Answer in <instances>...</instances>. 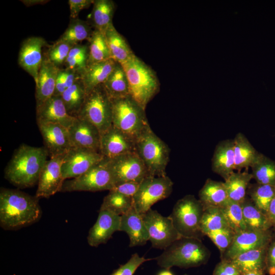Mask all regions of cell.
I'll return each mask as SVG.
<instances>
[{"label": "cell", "instance_id": "cell-51", "mask_svg": "<svg viewBox=\"0 0 275 275\" xmlns=\"http://www.w3.org/2000/svg\"><path fill=\"white\" fill-rule=\"evenodd\" d=\"M267 216L272 225L274 226L275 225V197L270 204Z\"/></svg>", "mask_w": 275, "mask_h": 275}, {"label": "cell", "instance_id": "cell-24", "mask_svg": "<svg viewBox=\"0 0 275 275\" xmlns=\"http://www.w3.org/2000/svg\"><path fill=\"white\" fill-rule=\"evenodd\" d=\"M211 169L224 180L234 172L233 139L223 140L216 145L211 159Z\"/></svg>", "mask_w": 275, "mask_h": 275}, {"label": "cell", "instance_id": "cell-19", "mask_svg": "<svg viewBox=\"0 0 275 275\" xmlns=\"http://www.w3.org/2000/svg\"><path fill=\"white\" fill-rule=\"evenodd\" d=\"M134 151L135 142L114 125L101 134L100 153L104 157L112 159Z\"/></svg>", "mask_w": 275, "mask_h": 275}, {"label": "cell", "instance_id": "cell-7", "mask_svg": "<svg viewBox=\"0 0 275 275\" xmlns=\"http://www.w3.org/2000/svg\"><path fill=\"white\" fill-rule=\"evenodd\" d=\"M204 210L199 199L187 195L177 201L169 216L181 236L201 239L203 236L200 224Z\"/></svg>", "mask_w": 275, "mask_h": 275}, {"label": "cell", "instance_id": "cell-30", "mask_svg": "<svg viewBox=\"0 0 275 275\" xmlns=\"http://www.w3.org/2000/svg\"><path fill=\"white\" fill-rule=\"evenodd\" d=\"M253 176L248 171L234 172L224 182L230 200L241 203L246 196Z\"/></svg>", "mask_w": 275, "mask_h": 275}, {"label": "cell", "instance_id": "cell-37", "mask_svg": "<svg viewBox=\"0 0 275 275\" xmlns=\"http://www.w3.org/2000/svg\"><path fill=\"white\" fill-rule=\"evenodd\" d=\"M247 194L255 205L267 215L270 204L275 197V186L257 183L250 184Z\"/></svg>", "mask_w": 275, "mask_h": 275}, {"label": "cell", "instance_id": "cell-5", "mask_svg": "<svg viewBox=\"0 0 275 275\" xmlns=\"http://www.w3.org/2000/svg\"><path fill=\"white\" fill-rule=\"evenodd\" d=\"M111 101L112 125L135 142L150 128L145 109L130 95Z\"/></svg>", "mask_w": 275, "mask_h": 275}, {"label": "cell", "instance_id": "cell-20", "mask_svg": "<svg viewBox=\"0 0 275 275\" xmlns=\"http://www.w3.org/2000/svg\"><path fill=\"white\" fill-rule=\"evenodd\" d=\"M68 131L72 147L86 148L100 153L101 133L93 124L76 117Z\"/></svg>", "mask_w": 275, "mask_h": 275}, {"label": "cell", "instance_id": "cell-9", "mask_svg": "<svg viewBox=\"0 0 275 275\" xmlns=\"http://www.w3.org/2000/svg\"><path fill=\"white\" fill-rule=\"evenodd\" d=\"M115 186L114 180L104 158L82 175L64 182L61 191H98L111 190Z\"/></svg>", "mask_w": 275, "mask_h": 275}, {"label": "cell", "instance_id": "cell-10", "mask_svg": "<svg viewBox=\"0 0 275 275\" xmlns=\"http://www.w3.org/2000/svg\"><path fill=\"white\" fill-rule=\"evenodd\" d=\"M173 182L167 176L149 175L140 184L133 197V206L141 214L146 212L157 202L168 198L173 190Z\"/></svg>", "mask_w": 275, "mask_h": 275}, {"label": "cell", "instance_id": "cell-44", "mask_svg": "<svg viewBox=\"0 0 275 275\" xmlns=\"http://www.w3.org/2000/svg\"><path fill=\"white\" fill-rule=\"evenodd\" d=\"M235 233L230 229H222L207 233L208 236L218 249L221 256L230 246Z\"/></svg>", "mask_w": 275, "mask_h": 275}, {"label": "cell", "instance_id": "cell-45", "mask_svg": "<svg viewBox=\"0 0 275 275\" xmlns=\"http://www.w3.org/2000/svg\"><path fill=\"white\" fill-rule=\"evenodd\" d=\"M152 259L141 257L135 253L131 255L126 263L120 265L119 268L114 270L109 275H133L142 264Z\"/></svg>", "mask_w": 275, "mask_h": 275}, {"label": "cell", "instance_id": "cell-18", "mask_svg": "<svg viewBox=\"0 0 275 275\" xmlns=\"http://www.w3.org/2000/svg\"><path fill=\"white\" fill-rule=\"evenodd\" d=\"M121 216L105 209H100L98 218L87 236L88 244L97 247L106 243L113 234L119 231Z\"/></svg>", "mask_w": 275, "mask_h": 275}, {"label": "cell", "instance_id": "cell-17", "mask_svg": "<svg viewBox=\"0 0 275 275\" xmlns=\"http://www.w3.org/2000/svg\"><path fill=\"white\" fill-rule=\"evenodd\" d=\"M37 124L50 157L65 154L72 147L68 128L58 124Z\"/></svg>", "mask_w": 275, "mask_h": 275}, {"label": "cell", "instance_id": "cell-29", "mask_svg": "<svg viewBox=\"0 0 275 275\" xmlns=\"http://www.w3.org/2000/svg\"><path fill=\"white\" fill-rule=\"evenodd\" d=\"M111 58L122 64L129 60L134 54L125 38L116 30L113 24L104 33Z\"/></svg>", "mask_w": 275, "mask_h": 275}, {"label": "cell", "instance_id": "cell-40", "mask_svg": "<svg viewBox=\"0 0 275 275\" xmlns=\"http://www.w3.org/2000/svg\"><path fill=\"white\" fill-rule=\"evenodd\" d=\"M133 207V198L114 190H109L108 194L104 198L100 209H107L121 216Z\"/></svg>", "mask_w": 275, "mask_h": 275}, {"label": "cell", "instance_id": "cell-47", "mask_svg": "<svg viewBox=\"0 0 275 275\" xmlns=\"http://www.w3.org/2000/svg\"><path fill=\"white\" fill-rule=\"evenodd\" d=\"M140 183L126 182L115 185L111 190L118 192L123 195L133 198L137 192Z\"/></svg>", "mask_w": 275, "mask_h": 275}, {"label": "cell", "instance_id": "cell-46", "mask_svg": "<svg viewBox=\"0 0 275 275\" xmlns=\"http://www.w3.org/2000/svg\"><path fill=\"white\" fill-rule=\"evenodd\" d=\"M237 267L230 261L223 260L216 265L213 275H241Z\"/></svg>", "mask_w": 275, "mask_h": 275}, {"label": "cell", "instance_id": "cell-53", "mask_svg": "<svg viewBox=\"0 0 275 275\" xmlns=\"http://www.w3.org/2000/svg\"><path fill=\"white\" fill-rule=\"evenodd\" d=\"M265 273L262 271H250L241 273V275H264Z\"/></svg>", "mask_w": 275, "mask_h": 275}, {"label": "cell", "instance_id": "cell-25", "mask_svg": "<svg viewBox=\"0 0 275 275\" xmlns=\"http://www.w3.org/2000/svg\"><path fill=\"white\" fill-rule=\"evenodd\" d=\"M116 63L113 59H110L87 66L80 76L87 94L98 86L103 84Z\"/></svg>", "mask_w": 275, "mask_h": 275}, {"label": "cell", "instance_id": "cell-32", "mask_svg": "<svg viewBox=\"0 0 275 275\" xmlns=\"http://www.w3.org/2000/svg\"><path fill=\"white\" fill-rule=\"evenodd\" d=\"M240 204L247 229L267 231L272 226L267 216L255 205L249 197L246 196Z\"/></svg>", "mask_w": 275, "mask_h": 275}, {"label": "cell", "instance_id": "cell-35", "mask_svg": "<svg viewBox=\"0 0 275 275\" xmlns=\"http://www.w3.org/2000/svg\"><path fill=\"white\" fill-rule=\"evenodd\" d=\"M256 183L275 186V161L260 153L251 167Z\"/></svg>", "mask_w": 275, "mask_h": 275}, {"label": "cell", "instance_id": "cell-21", "mask_svg": "<svg viewBox=\"0 0 275 275\" xmlns=\"http://www.w3.org/2000/svg\"><path fill=\"white\" fill-rule=\"evenodd\" d=\"M37 123H53L69 128L76 117L69 115L61 96L53 95L42 105L36 108Z\"/></svg>", "mask_w": 275, "mask_h": 275}, {"label": "cell", "instance_id": "cell-48", "mask_svg": "<svg viewBox=\"0 0 275 275\" xmlns=\"http://www.w3.org/2000/svg\"><path fill=\"white\" fill-rule=\"evenodd\" d=\"M93 0H69L70 17L76 19L79 12L83 9L89 8L94 3Z\"/></svg>", "mask_w": 275, "mask_h": 275}, {"label": "cell", "instance_id": "cell-23", "mask_svg": "<svg viewBox=\"0 0 275 275\" xmlns=\"http://www.w3.org/2000/svg\"><path fill=\"white\" fill-rule=\"evenodd\" d=\"M119 231L127 234L130 248L145 245L149 240V234L142 214L134 206L121 216Z\"/></svg>", "mask_w": 275, "mask_h": 275}, {"label": "cell", "instance_id": "cell-26", "mask_svg": "<svg viewBox=\"0 0 275 275\" xmlns=\"http://www.w3.org/2000/svg\"><path fill=\"white\" fill-rule=\"evenodd\" d=\"M267 246L246 251L230 261L241 273L250 271L266 272V255Z\"/></svg>", "mask_w": 275, "mask_h": 275}, {"label": "cell", "instance_id": "cell-14", "mask_svg": "<svg viewBox=\"0 0 275 275\" xmlns=\"http://www.w3.org/2000/svg\"><path fill=\"white\" fill-rule=\"evenodd\" d=\"M271 240L272 236L269 230L246 229L235 234L230 246L221 256V260L230 261L246 251L267 247Z\"/></svg>", "mask_w": 275, "mask_h": 275}, {"label": "cell", "instance_id": "cell-2", "mask_svg": "<svg viewBox=\"0 0 275 275\" xmlns=\"http://www.w3.org/2000/svg\"><path fill=\"white\" fill-rule=\"evenodd\" d=\"M45 148L21 145L14 151L5 169V178L19 188L32 187L38 182L47 161Z\"/></svg>", "mask_w": 275, "mask_h": 275}, {"label": "cell", "instance_id": "cell-31", "mask_svg": "<svg viewBox=\"0 0 275 275\" xmlns=\"http://www.w3.org/2000/svg\"><path fill=\"white\" fill-rule=\"evenodd\" d=\"M93 4L90 24L95 30L104 34L108 27L113 24V18L116 9L115 4L111 0H96Z\"/></svg>", "mask_w": 275, "mask_h": 275}, {"label": "cell", "instance_id": "cell-4", "mask_svg": "<svg viewBox=\"0 0 275 275\" xmlns=\"http://www.w3.org/2000/svg\"><path fill=\"white\" fill-rule=\"evenodd\" d=\"M121 65L127 78L129 95L145 109L159 90L155 72L135 54Z\"/></svg>", "mask_w": 275, "mask_h": 275}, {"label": "cell", "instance_id": "cell-1", "mask_svg": "<svg viewBox=\"0 0 275 275\" xmlns=\"http://www.w3.org/2000/svg\"><path fill=\"white\" fill-rule=\"evenodd\" d=\"M38 199L18 189L1 188V227L16 230L39 221L42 210Z\"/></svg>", "mask_w": 275, "mask_h": 275}, {"label": "cell", "instance_id": "cell-27", "mask_svg": "<svg viewBox=\"0 0 275 275\" xmlns=\"http://www.w3.org/2000/svg\"><path fill=\"white\" fill-rule=\"evenodd\" d=\"M234 141V153L235 159V170L245 171L251 168L258 155V152L250 142L244 134L238 132Z\"/></svg>", "mask_w": 275, "mask_h": 275}, {"label": "cell", "instance_id": "cell-41", "mask_svg": "<svg viewBox=\"0 0 275 275\" xmlns=\"http://www.w3.org/2000/svg\"><path fill=\"white\" fill-rule=\"evenodd\" d=\"M89 47L77 44L71 49L65 62V69L75 72L80 76L88 64Z\"/></svg>", "mask_w": 275, "mask_h": 275}, {"label": "cell", "instance_id": "cell-33", "mask_svg": "<svg viewBox=\"0 0 275 275\" xmlns=\"http://www.w3.org/2000/svg\"><path fill=\"white\" fill-rule=\"evenodd\" d=\"M111 99L129 95V85L121 64L117 63L113 71L102 84Z\"/></svg>", "mask_w": 275, "mask_h": 275}, {"label": "cell", "instance_id": "cell-50", "mask_svg": "<svg viewBox=\"0 0 275 275\" xmlns=\"http://www.w3.org/2000/svg\"><path fill=\"white\" fill-rule=\"evenodd\" d=\"M66 89L60 69L56 81V89L53 95L61 96Z\"/></svg>", "mask_w": 275, "mask_h": 275}, {"label": "cell", "instance_id": "cell-55", "mask_svg": "<svg viewBox=\"0 0 275 275\" xmlns=\"http://www.w3.org/2000/svg\"><path fill=\"white\" fill-rule=\"evenodd\" d=\"M183 275H188V274H183Z\"/></svg>", "mask_w": 275, "mask_h": 275}, {"label": "cell", "instance_id": "cell-28", "mask_svg": "<svg viewBox=\"0 0 275 275\" xmlns=\"http://www.w3.org/2000/svg\"><path fill=\"white\" fill-rule=\"evenodd\" d=\"M199 200L204 207L221 208L230 200L224 182L207 179L199 191Z\"/></svg>", "mask_w": 275, "mask_h": 275}, {"label": "cell", "instance_id": "cell-42", "mask_svg": "<svg viewBox=\"0 0 275 275\" xmlns=\"http://www.w3.org/2000/svg\"><path fill=\"white\" fill-rule=\"evenodd\" d=\"M221 208L230 228L235 234L247 229L240 203L229 200Z\"/></svg>", "mask_w": 275, "mask_h": 275}, {"label": "cell", "instance_id": "cell-39", "mask_svg": "<svg viewBox=\"0 0 275 275\" xmlns=\"http://www.w3.org/2000/svg\"><path fill=\"white\" fill-rule=\"evenodd\" d=\"M93 32L89 22L78 18L71 19L68 28L58 40L75 45L86 39L89 40Z\"/></svg>", "mask_w": 275, "mask_h": 275}, {"label": "cell", "instance_id": "cell-56", "mask_svg": "<svg viewBox=\"0 0 275 275\" xmlns=\"http://www.w3.org/2000/svg\"><path fill=\"white\" fill-rule=\"evenodd\" d=\"M274 230H275V225L274 226Z\"/></svg>", "mask_w": 275, "mask_h": 275}, {"label": "cell", "instance_id": "cell-43", "mask_svg": "<svg viewBox=\"0 0 275 275\" xmlns=\"http://www.w3.org/2000/svg\"><path fill=\"white\" fill-rule=\"evenodd\" d=\"M74 45L69 42L58 40L49 46L46 56L52 64L60 68L61 65L65 64L69 53Z\"/></svg>", "mask_w": 275, "mask_h": 275}, {"label": "cell", "instance_id": "cell-22", "mask_svg": "<svg viewBox=\"0 0 275 275\" xmlns=\"http://www.w3.org/2000/svg\"><path fill=\"white\" fill-rule=\"evenodd\" d=\"M60 69L52 64L46 56L43 58L38 80L35 84L36 108L40 106L54 95Z\"/></svg>", "mask_w": 275, "mask_h": 275}, {"label": "cell", "instance_id": "cell-6", "mask_svg": "<svg viewBox=\"0 0 275 275\" xmlns=\"http://www.w3.org/2000/svg\"><path fill=\"white\" fill-rule=\"evenodd\" d=\"M135 151L149 175L161 177L166 175V169L170 159V150L151 128L135 142Z\"/></svg>", "mask_w": 275, "mask_h": 275}, {"label": "cell", "instance_id": "cell-36", "mask_svg": "<svg viewBox=\"0 0 275 275\" xmlns=\"http://www.w3.org/2000/svg\"><path fill=\"white\" fill-rule=\"evenodd\" d=\"M88 41L89 45L88 65L112 59L103 33L94 30Z\"/></svg>", "mask_w": 275, "mask_h": 275}, {"label": "cell", "instance_id": "cell-13", "mask_svg": "<svg viewBox=\"0 0 275 275\" xmlns=\"http://www.w3.org/2000/svg\"><path fill=\"white\" fill-rule=\"evenodd\" d=\"M104 157L99 152L90 149L72 147L65 154L61 167L62 176L74 178L87 172Z\"/></svg>", "mask_w": 275, "mask_h": 275}, {"label": "cell", "instance_id": "cell-49", "mask_svg": "<svg viewBox=\"0 0 275 275\" xmlns=\"http://www.w3.org/2000/svg\"><path fill=\"white\" fill-rule=\"evenodd\" d=\"M266 272L269 275H275V240L268 244L266 255Z\"/></svg>", "mask_w": 275, "mask_h": 275}, {"label": "cell", "instance_id": "cell-38", "mask_svg": "<svg viewBox=\"0 0 275 275\" xmlns=\"http://www.w3.org/2000/svg\"><path fill=\"white\" fill-rule=\"evenodd\" d=\"M227 229H231L221 208L204 207L200 224L203 236L211 231Z\"/></svg>", "mask_w": 275, "mask_h": 275}, {"label": "cell", "instance_id": "cell-15", "mask_svg": "<svg viewBox=\"0 0 275 275\" xmlns=\"http://www.w3.org/2000/svg\"><path fill=\"white\" fill-rule=\"evenodd\" d=\"M65 154L50 157L43 168L38 182L36 197L48 198L61 191L65 181L61 167Z\"/></svg>", "mask_w": 275, "mask_h": 275}, {"label": "cell", "instance_id": "cell-54", "mask_svg": "<svg viewBox=\"0 0 275 275\" xmlns=\"http://www.w3.org/2000/svg\"><path fill=\"white\" fill-rule=\"evenodd\" d=\"M157 275H174L169 269H165L159 272Z\"/></svg>", "mask_w": 275, "mask_h": 275}, {"label": "cell", "instance_id": "cell-16", "mask_svg": "<svg viewBox=\"0 0 275 275\" xmlns=\"http://www.w3.org/2000/svg\"><path fill=\"white\" fill-rule=\"evenodd\" d=\"M46 45L44 38L31 37L23 41L19 49L18 65L33 78L35 84L43 60L42 48Z\"/></svg>", "mask_w": 275, "mask_h": 275}, {"label": "cell", "instance_id": "cell-12", "mask_svg": "<svg viewBox=\"0 0 275 275\" xmlns=\"http://www.w3.org/2000/svg\"><path fill=\"white\" fill-rule=\"evenodd\" d=\"M107 159L115 185L126 182L141 183L149 176L145 164L136 151Z\"/></svg>", "mask_w": 275, "mask_h": 275}, {"label": "cell", "instance_id": "cell-11", "mask_svg": "<svg viewBox=\"0 0 275 275\" xmlns=\"http://www.w3.org/2000/svg\"><path fill=\"white\" fill-rule=\"evenodd\" d=\"M141 214L152 247L164 250L182 237L175 229L170 216H164L151 208Z\"/></svg>", "mask_w": 275, "mask_h": 275}, {"label": "cell", "instance_id": "cell-34", "mask_svg": "<svg viewBox=\"0 0 275 275\" xmlns=\"http://www.w3.org/2000/svg\"><path fill=\"white\" fill-rule=\"evenodd\" d=\"M86 95L85 87L80 78L78 77L61 96L69 115L74 117H77Z\"/></svg>", "mask_w": 275, "mask_h": 275}, {"label": "cell", "instance_id": "cell-8", "mask_svg": "<svg viewBox=\"0 0 275 275\" xmlns=\"http://www.w3.org/2000/svg\"><path fill=\"white\" fill-rule=\"evenodd\" d=\"M95 126L102 133L112 125L111 98L103 85L87 94L77 117Z\"/></svg>", "mask_w": 275, "mask_h": 275}, {"label": "cell", "instance_id": "cell-52", "mask_svg": "<svg viewBox=\"0 0 275 275\" xmlns=\"http://www.w3.org/2000/svg\"><path fill=\"white\" fill-rule=\"evenodd\" d=\"M25 6H31L38 4H43L49 1L46 0H23L21 1Z\"/></svg>", "mask_w": 275, "mask_h": 275}, {"label": "cell", "instance_id": "cell-3", "mask_svg": "<svg viewBox=\"0 0 275 275\" xmlns=\"http://www.w3.org/2000/svg\"><path fill=\"white\" fill-rule=\"evenodd\" d=\"M210 252L201 239L181 237L154 258L160 267L170 269L173 266L188 268L206 264Z\"/></svg>", "mask_w": 275, "mask_h": 275}]
</instances>
